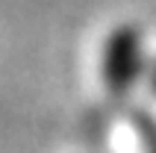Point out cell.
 <instances>
[{"mask_svg":"<svg viewBox=\"0 0 156 153\" xmlns=\"http://www.w3.org/2000/svg\"><path fill=\"white\" fill-rule=\"evenodd\" d=\"M147 71L144 33L136 24H118L109 30L100 47V76L112 94H127Z\"/></svg>","mask_w":156,"mask_h":153,"instance_id":"cell-1","label":"cell"},{"mask_svg":"<svg viewBox=\"0 0 156 153\" xmlns=\"http://www.w3.org/2000/svg\"><path fill=\"white\" fill-rule=\"evenodd\" d=\"M147 80H150V85H153V91H156V59L147 65Z\"/></svg>","mask_w":156,"mask_h":153,"instance_id":"cell-2","label":"cell"}]
</instances>
